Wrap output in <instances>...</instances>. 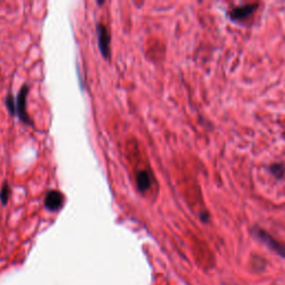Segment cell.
I'll use <instances>...</instances> for the list:
<instances>
[{"label":"cell","mask_w":285,"mask_h":285,"mask_svg":"<svg viewBox=\"0 0 285 285\" xmlns=\"http://www.w3.org/2000/svg\"><path fill=\"white\" fill-rule=\"evenodd\" d=\"M252 233L257 240H260L262 243H264L266 246L270 247L273 252H275L276 254H279L280 256L285 258V244L281 243L280 240L274 239L272 235H270L268 232L261 227H254L252 229Z\"/></svg>","instance_id":"1"},{"label":"cell","mask_w":285,"mask_h":285,"mask_svg":"<svg viewBox=\"0 0 285 285\" xmlns=\"http://www.w3.org/2000/svg\"><path fill=\"white\" fill-rule=\"evenodd\" d=\"M96 32H97V40L99 50L103 55L104 58L108 59L110 56V35L108 29L104 24H97L96 27Z\"/></svg>","instance_id":"2"},{"label":"cell","mask_w":285,"mask_h":285,"mask_svg":"<svg viewBox=\"0 0 285 285\" xmlns=\"http://www.w3.org/2000/svg\"><path fill=\"white\" fill-rule=\"evenodd\" d=\"M28 86L24 85L21 87V90L18 92V96L16 98V115L19 117L21 121H24L25 124L31 125V120H29L27 109H26V102H27V95H28Z\"/></svg>","instance_id":"3"},{"label":"cell","mask_w":285,"mask_h":285,"mask_svg":"<svg viewBox=\"0 0 285 285\" xmlns=\"http://www.w3.org/2000/svg\"><path fill=\"white\" fill-rule=\"evenodd\" d=\"M258 6H260L258 3H246V5L235 7L231 12V14H229V16H231L232 20H245L247 17L253 15L255 10L258 8Z\"/></svg>","instance_id":"4"},{"label":"cell","mask_w":285,"mask_h":285,"mask_svg":"<svg viewBox=\"0 0 285 285\" xmlns=\"http://www.w3.org/2000/svg\"><path fill=\"white\" fill-rule=\"evenodd\" d=\"M65 197L64 194L60 193L59 191L53 190L48 192L45 198V206L51 212H56L59 209H61L62 204H64Z\"/></svg>","instance_id":"5"},{"label":"cell","mask_w":285,"mask_h":285,"mask_svg":"<svg viewBox=\"0 0 285 285\" xmlns=\"http://www.w3.org/2000/svg\"><path fill=\"white\" fill-rule=\"evenodd\" d=\"M136 183H137V187H138V191L142 192H146L151 185V177L150 175V173L147 171H138L136 173Z\"/></svg>","instance_id":"6"},{"label":"cell","mask_w":285,"mask_h":285,"mask_svg":"<svg viewBox=\"0 0 285 285\" xmlns=\"http://www.w3.org/2000/svg\"><path fill=\"white\" fill-rule=\"evenodd\" d=\"M270 172H271L274 176L277 177V179H281L283 177L285 173V166L282 163H274L271 166H270Z\"/></svg>","instance_id":"7"},{"label":"cell","mask_w":285,"mask_h":285,"mask_svg":"<svg viewBox=\"0 0 285 285\" xmlns=\"http://www.w3.org/2000/svg\"><path fill=\"white\" fill-rule=\"evenodd\" d=\"M10 195V188L8 183H3L1 191H0V202H1L2 205H6L8 203V198Z\"/></svg>","instance_id":"8"},{"label":"cell","mask_w":285,"mask_h":285,"mask_svg":"<svg viewBox=\"0 0 285 285\" xmlns=\"http://www.w3.org/2000/svg\"><path fill=\"white\" fill-rule=\"evenodd\" d=\"M5 104L7 106V108L10 112L12 115H16V99H15L12 95L7 96Z\"/></svg>","instance_id":"9"}]
</instances>
